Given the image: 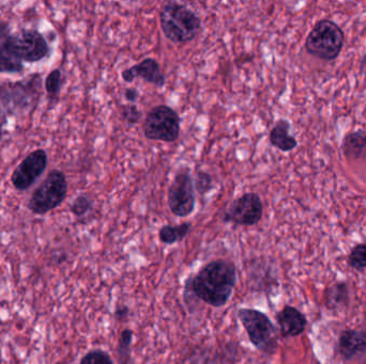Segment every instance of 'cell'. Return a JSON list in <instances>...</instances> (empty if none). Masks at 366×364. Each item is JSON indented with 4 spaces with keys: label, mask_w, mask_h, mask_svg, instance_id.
<instances>
[{
    "label": "cell",
    "mask_w": 366,
    "mask_h": 364,
    "mask_svg": "<svg viewBox=\"0 0 366 364\" xmlns=\"http://www.w3.org/2000/svg\"><path fill=\"white\" fill-rule=\"evenodd\" d=\"M236 285L237 268L234 263L215 260L187 281L186 292L209 306L222 308L229 301Z\"/></svg>",
    "instance_id": "1"
},
{
    "label": "cell",
    "mask_w": 366,
    "mask_h": 364,
    "mask_svg": "<svg viewBox=\"0 0 366 364\" xmlns=\"http://www.w3.org/2000/svg\"><path fill=\"white\" fill-rule=\"evenodd\" d=\"M160 25L164 36L174 43H189L201 30V20L192 10L177 3H168L160 11Z\"/></svg>",
    "instance_id": "2"
},
{
    "label": "cell",
    "mask_w": 366,
    "mask_h": 364,
    "mask_svg": "<svg viewBox=\"0 0 366 364\" xmlns=\"http://www.w3.org/2000/svg\"><path fill=\"white\" fill-rule=\"evenodd\" d=\"M342 28L330 20L316 22L305 41L308 53L320 60L331 61L339 57L344 46Z\"/></svg>",
    "instance_id": "3"
},
{
    "label": "cell",
    "mask_w": 366,
    "mask_h": 364,
    "mask_svg": "<svg viewBox=\"0 0 366 364\" xmlns=\"http://www.w3.org/2000/svg\"><path fill=\"white\" fill-rule=\"evenodd\" d=\"M238 318L257 351L266 355H273L277 351L279 345L277 330L267 314L256 309L240 308Z\"/></svg>",
    "instance_id": "4"
},
{
    "label": "cell",
    "mask_w": 366,
    "mask_h": 364,
    "mask_svg": "<svg viewBox=\"0 0 366 364\" xmlns=\"http://www.w3.org/2000/svg\"><path fill=\"white\" fill-rule=\"evenodd\" d=\"M67 193L68 182L65 174L61 170H53L32 193L28 209L36 215H44L57 209L65 201Z\"/></svg>",
    "instance_id": "5"
},
{
    "label": "cell",
    "mask_w": 366,
    "mask_h": 364,
    "mask_svg": "<svg viewBox=\"0 0 366 364\" xmlns=\"http://www.w3.org/2000/svg\"><path fill=\"white\" fill-rule=\"evenodd\" d=\"M144 134L149 140L175 143L180 134L179 115L168 105L153 107L146 116Z\"/></svg>",
    "instance_id": "6"
},
{
    "label": "cell",
    "mask_w": 366,
    "mask_h": 364,
    "mask_svg": "<svg viewBox=\"0 0 366 364\" xmlns=\"http://www.w3.org/2000/svg\"><path fill=\"white\" fill-rule=\"evenodd\" d=\"M40 76H30L26 82L0 86V108L6 116H13L18 110L24 111L32 106L39 96Z\"/></svg>",
    "instance_id": "7"
},
{
    "label": "cell",
    "mask_w": 366,
    "mask_h": 364,
    "mask_svg": "<svg viewBox=\"0 0 366 364\" xmlns=\"http://www.w3.org/2000/svg\"><path fill=\"white\" fill-rule=\"evenodd\" d=\"M0 46L5 47L22 63H38L49 55V43L37 30H22L11 34Z\"/></svg>",
    "instance_id": "8"
},
{
    "label": "cell",
    "mask_w": 366,
    "mask_h": 364,
    "mask_svg": "<svg viewBox=\"0 0 366 364\" xmlns=\"http://www.w3.org/2000/svg\"><path fill=\"white\" fill-rule=\"evenodd\" d=\"M194 180L189 168L179 170L168 188V204L170 212L177 217H188L194 212Z\"/></svg>",
    "instance_id": "9"
},
{
    "label": "cell",
    "mask_w": 366,
    "mask_h": 364,
    "mask_svg": "<svg viewBox=\"0 0 366 364\" xmlns=\"http://www.w3.org/2000/svg\"><path fill=\"white\" fill-rule=\"evenodd\" d=\"M263 213L264 205L259 195L248 193L232 201L224 213L223 220L237 226L252 227L260 221Z\"/></svg>",
    "instance_id": "10"
},
{
    "label": "cell",
    "mask_w": 366,
    "mask_h": 364,
    "mask_svg": "<svg viewBox=\"0 0 366 364\" xmlns=\"http://www.w3.org/2000/svg\"><path fill=\"white\" fill-rule=\"evenodd\" d=\"M47 162L49 158L44 150L39 149L30 153L12 174L14 188L20 191L30 189L46 169Z\"/></svg>",
    "instance_id": "11"
},
{
    "label": "cell",
    "mask_w": 366,
    "mask_h": 364,
    "mask_svg": "<svg viewBox=\"0 0 366 364\" xmlns=\"http://www.w3.org/2000/svg\"><path fill=\"white\" fill-rule=\"evenodd\" d=\"M121 76L125 82H134L135 78L139 77L148 84L160 88L163 87L166 82L165 76L162 72L159 63L153 58L144 59L141 63L125 70L121 73Z\"/></svg>",
    "instance_id": "12"
},
{
    "label": "cell",
    "mask_w": 366,
    "mask_h": 364,
    "mask_svg": "<svg viewBox=\"0 0 366 364\" xmlns=\"http://www.w3.org/2000/svg\"><path fill=\"white\" fill-rule=\"evenodd\" d=\"M279 333L283 338H295L305 331L308 326L306 316L295 306H285L277 314Z\"/></svg>",
    "instance_id": "13"
},
{
    "label": "cell",
    "mask_w": 366,
    "mask_h": 364,
    "mask_svg": "<svg viewBox=\"0 0 366 364\" xmlns=\"http://www.w3.org/2000/svg\"><path fill=\"white\" fill-rule=\"evenodd\" d=\"M337 349L343 359L351 360L366 351V331L346 329L339 334Z\"/></svg>",
    "instance_id": "14"
},
{
    "label": "cell",
    "mask_w": 366,
    "mask_h": 364,
    "mask_svg": "<svg viewBox=\"0 0 366 364\" xmlns=\"http://www.w3.org/2000/svg\"><path fill=\"white\" fill-rule=\"evenodd\" d=\"M291 123L285 119H281L275 123L270 131V143L273 147L282 152H291L295 150L298 145V141L295 137L289 135Z\"/></svg>",
    "instance_id": "15"
},
{
    "label": "cell",
    "mask_w": 366,
    "mask_h": 364,
    "mask_svg": "<svg viewBox=\"0 0 366 364\" xmlns=\"http://www.w3.org/2000/svg\"><path fill=\"white\" fill-rule=\"evenodd\" d=\"M349 304V287L342 281L333 283L324 291V306L330 311H341Z\"/></svg>",
    "instance_id": "16"
},
{
    "label": "cell",
    "mask_w": 366,
    "mask_h": 364,
    "mask_svg": "<svg viewBox=\"0 0 366 364\" xmlns=\"http://www.w3.org/2000/svg\"><path fill=\"white\" fill-rule=\"evenodd\" d=\"M343 152L349 160L366 158V131L348 134L343 141Z\"/></svg>",
    "instance_id": "17"
},
{
    "label": "cell",
    "mask_w": 366,
    "mask_h": 364,
    "mask_svg": "<svg viewBox=\"0 0 366 364\" xmlns=\"http://www.w3.org/2000/svg\"><path fill=\"white\" fill-rule=\"evenodd\" d=\"M191 228L192 225L190 222H183L178 226H163L159 231L160 242L165 245L182 242L190 233Z\"/></svg>",
    "instance_id": "18"
},
{
    "label": "cell",
    "mask_w": 366,
    "mask_h": 364,
    "mask_svg": "<svg viewBox=\"0 0 366 364\" xmlns=\"http://www.w3.org/2000/svg\"><path fill=\"white\" fill-rule=\"evenodd\" d=\"M133 330L125 329L121 331L119 338L118 346H117V361L118 364H130L131 362V353H132Z\"/></svg>",
    "instance_id": "19"
},
{
    "label": "cell",
    "mask_w": 366,
    "mask_h": 364,
    "mask_svg": "<svg viewBox=\"0 0 366 364\" xmlns=\"http://www.w3.org/2000/svg\"><path fill=\"white\" fill-rule=\"evenodd\" d=\"M24 70V63L18 60L5 47L0 46V74L20 73Z\"/></svg>",
    "instance_id": "20"
},
{
    "label": "cell",
    "mask_w": 366,
    "mask_h": 364,
    "mask_svg": "<svg viewBox=\"0 0 366 364\" xmlns=\"http://www.w3.org/2000/svg\"><path fill=\"white\" fill-rule=\"evenodd\" d=\"M348 265L355 271H362L366 268V244H358L351 249Z\"/></svg>",
    "instance_id": "21"
},
{
    "label": "cell",
    "mask_w": 366,
    "mask_h": 364,
    "mask_svg": "<svg viewBox=\"0 0 366 364\" xmlns=\"http://www.w3.org/2000/svg\"><path fill=\"white\" fill-rule=\"evenodd\" d=\"M80 364H114V360L110 353L102 349H94L88 351L81 359Z\"/></svg>",
    "instance_id": "22"
},
{
    "label": "cell",
    "mask_w": 366,
    "mask_h": 364,
    "mask_svg": "<svg viewBox=\"0 0 366 364\" xmlns=\"http://www.w3.org/2000/svg\"><path fill=\"white\" fill-rule=\"evenodd\" d=\"M92 209V199L86 195H78L71 204V212L76 217L87 215Z\"/></svg>",
    "instance_id": "23"
},
{
    "label": "cell",
    "mask_w": 366,
    "mask_h": 364,
    "mask_svg": "<svg viewBox=\"0 0 366 364\" xmlns=\"http://www.w3.org/2000/svg\"><path fill=\"white\" fill-rule=\"evenodd\" d=\"M63 75L59 69L51 71L45 79V90L51 96H56L61 91Z\"/></svg>",
    "instance_id": "24"
},
{
    "label": "cell",
    "mask_w": 366,
    "mask_h": 364,
    "mask_svg": "<svg viewBox=\"0 0 366 364\" xmlns=\"http://www.w3.org/2000/svg\"><path fill=\"white\" fill-rule=\"evenodd\" d=\"M194 188L201 195H207L213 188V178L205 171H198L195 176Z\"/></svg>",
    "instance_id": "25"
},
{
    "label": "cell",
    "mask_w": 366,
    "mask_h": 364,
    "mask_svg": "<svg viewBox=\"0 0 366 364\" xmlns=\"http://www.w3.org/2000/svg\"><path fill=\"white\" fill-rule=\"evenodd\" d=\"M120 115L123 121L129 125H135L141 118V112L134 104H127L121 106Z\"/></svg>",
    "instance_id": "26"
},
{
    "label": "cell",
    "mask_w": 366,
    "mask_h": 364,
    "mask_svg": "<svg viewBox=\"0 0 366 364\" xmlns=\"http://www.w3.org/2000/svg\"><path fill=\"white\" fill-rule=\"evenodd\" d=\"M130 310L127 306H118L115 310V318L118 322H122V320H125L129 316Z\"/></svg>",
    "instance_id": "27"
},
{
    "label": "cell",
    "mask_w": 366,
    "mask_h": 364,
    "mask_svg": "<svg viewBox=\"0 0 366 364\" xmlns=\"http://www.w3.org/2000/svg\"><path fill=\"white\" fill-rule=\"evenodd\" d=\"M139 91H137V89H134V88H127V89L125 91V100H127V102L131 103V104H133V103L137 102V98H139Z\"/></svg>",
    "instance_id": "28"
},
{
    "label": "cell",
    "mask_w": 366,
    "mask_h": 364,
    "mask_svg": "<svg viewBox=\"0 0 366 364\" xmlns=\"http://www.w3.org/2000/svg\"><path fill=\"white\" fill-rule=\"evenodd\" d=\"M10 36H11V34H10L9 25L5 22H0V44H1L4 41L7 40Z\"/></svg>",
    "instance_id": "29"
}]
</instances>
